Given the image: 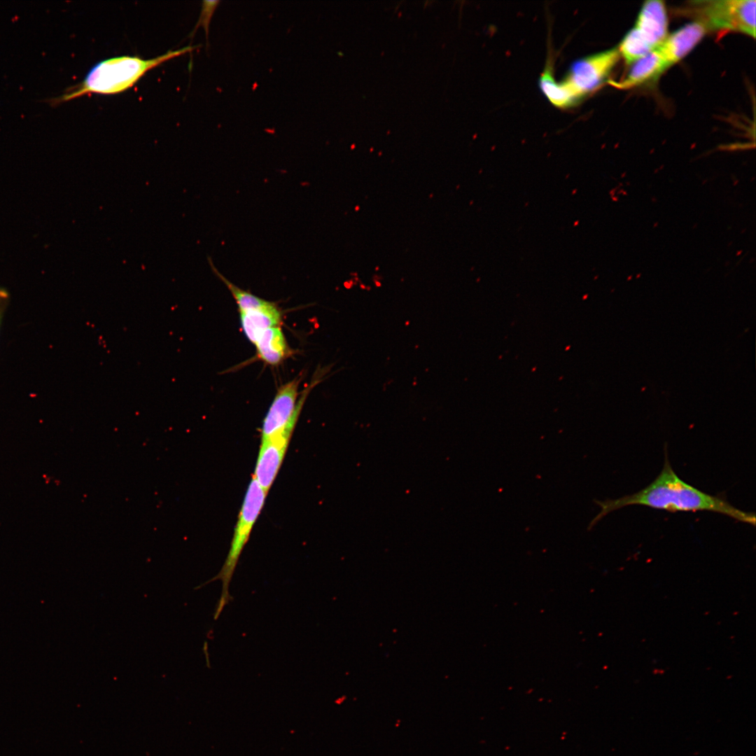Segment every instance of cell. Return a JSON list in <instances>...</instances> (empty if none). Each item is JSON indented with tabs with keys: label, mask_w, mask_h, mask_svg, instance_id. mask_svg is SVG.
Listing matches in <instances>:
<instances>
[{
	"label": "cell",
	"mask_w": 756,
	"mask_h": 756,
	"mask_svg": "<svg viewBox=\"0 0 756 756\" xmlns=\"http://www.w3.org/2000/svg\"><path fill=\"white\" fill-rule=\"evenodd\" d=\"M594 502L601 507V511L590 522L587 531H590L608 513L634 505L670 512L708 511L755 525V513L741 510L725 499L703 492L682 480L672 468L666 451L661 472L645 488L622 498L605 500L595 499Z\"/></svg>",
	"instance_id": "1"
},
{
	"label": "cell",
	"mask_w": 756,
	"mask_h": 756,
	"mask_svg": "<svg viewBox=\"0 0 756 756\" xmlns=\"http://www.w3.org/2000/svg\"><path fill=\"white\" fill-rule=\"evenodd\" d=\"M197 46H188L152 59L138 56H121L97 63L80 83L72 85L59 96L46 100L51 106L81 96L97 93L115 94L133 86L147 71L172 58L192 51Z\"/></svg>",
	"instance_id": "2"
},
{
	"label": "cell",
	"mask_w": 756,
	"mask_h": 756,
	"mask_svg": "<svg viewBox=\"0 0 756 756\" xmlns=\"http://www.w3.org/2000/svg\"><path fill=\"white\" fill-rule=\"evenodd\" d=\"M267 492L253 478L251 481L234 528L228 554L220 572L208 582L221 580L222 592L214 617L218 618L225 606L232 600L229 588L239 558L248 541L253 526L264 505Z\"/></svg>",
	"instance_id": "3"
},
{
	"label": "cell",
	"mask_w": 756,
	"mask_h": 756,
	"mask_svg": "<svg viewBox=\"0 0 756 756\" xmlns=\"http://www.w3.org/2000/svg\"><path fill=\"white\" fill-rule=\"evenodd\" d=\"M683 10L702 24L707 31H733L755 36V0L692 1Z\"/></svg>",
	"instance_id": "4"
},
{
	"label": "cell",
	"mask_w": 756,
	"mask_h": 756,
	"mask_svg": "<svg viewBox=\"0 0 756 756\" xmlns=\"http://www.w3.org/2000/svg\"><path fill=\"white\" fill-rule=\"evenodd\" d=\"M617 48L589 55L574 62L563 81L580 100L596 90L617 63Z\"/></svg>",
	"instance_id": "5"
},
{
	"label": "cell",
	"mask_w": 756,
	"mask_h": 756,
	"mask_svg": "<svg viewBox=\"0 0 756 756\" xmlns=\"http://www.w3.org/2000/svg\"><path fill=\"white\" fill-rule=\"evenodd\" d=\"M667 30L668 18L664 3L651 0L643 4L635 25L629 31L652 51L666 39Z\"/></svg>",
	"instance_id": "6"
},
{
	"label": "cell",
	"mask_w": 756,
	"mask_h": 756,
	"mask_svg": "<svg viewBox=\"0 0 756 756\" xmlns=\"http://www.w3.org/2000/svg\"><path fill=\"white\" fill-rule=\"evenodd\" d=\"M293 431L262 440L253 478L267 493L280 468Z\"/></svg>",
	"instance_id": "7"
},
{
	"label": "cell",
	"mask_w": 756,
	"mask_h": 756,
	"mask_svg": "<svg viewBox=\"0 0 756 756\" xmlns=\"http://www.w3.org/2000/svg\"><path fill=\"white\" fill-rule=\"evenodd\" d=\"M707 29L698 22L685 24L668 35L657 48L669 67L686 56L701 40Z\"/></svg>",
	"instance_id": "8"
},
{
	"label": "cell",
	"mask_w": 756,
	"mask_h": 756,
	"mask_svg": "<svg viewBox=\"0 0 756 756\" xmlns=\"http://www.w3.org/2000/svg\"><path fill=\"white\" fill-rule=\"evenodd\" d=\"M669 66L657 48L633 63L626 76L620 81H610L614 87L626 90L657 78Z\"/></svg>",
	"instance_id": "9"
},
{
	"label": "cell",
	"mask_w": 756,
	"mask_h": 756,
	"mask_svg": "<svg viewBox=\"0 0 756 756\" xmlns=\"http://www.w3.org/2000/svg\"><path fill=\"white\" fill-rule=\"evenodd\" d=\"M241 328L247 339L255 344L267 329L279 326L281 314L279 307L270 302L267 305L245 312H239Z\"/></svg>",
	"instance_id": "10"
},
{
	"label": "cell",
	"mask_w": 756,
	"mask_h": 756,
	"mask_svg": "<svg viewBox=\"0 0 756 756\" xmlns=\"http://www.w3.org/2000/svg\"><path fill=\"white\" fill-rule=\"evenodd\" d=\"M254 344L258 358L271 365L279 364L290 354L280 326L272 327L265 330Z\"/></svg>",
	"instance_id": "11"
},
{
	"label": "cell",
	"mask_w": 756,
	"mask_h": 756,
	"mask_svg": "<svg viewBox=\"0 0 756 756\" xmlns=\"http://www.w3.org/2000/svg\"><path fill=\"white\" fill-rule=\"evenodd\" d=\"M539 86L547 99L556 107L566 108L579 101L564 81L557 82L554 79L550 66H546L541 74Z\"/></svg>",
	"instance_id": "12"
},
{
	"label": "cell",
	"mask_w": 756,
	"mask_h": 756,
	"mask_svg": "<svg viewBox=\"0 0 756 756\" xmlns=\"http://www.w3.org/2000/svg\"><path fill=\"white\" fill-rule=\"evenodd\" d=\"M220 1H204L202 2L201 15L193 32L195 31L199 26H202L205 31L206 38H208L209 27L211 19Z\"/></svg>",
	"instance_id": "13"
},
{
	"label": "cell",
	"mask_w": 756,
	"mask_h": 756,
	"mask_svg": "<svg viewBox=\"0 0 756 756\" xmlns=\"http://www.w3.org/2000/svg\"><path fill=\"white\" fill-rule=\"evenodd\" d=\"M8 299L9 294L8 290L3 287H0V324L2 320L5 308L8 304Z\"/></svg>",
	"instance_id": "14"
}]
</instances>
